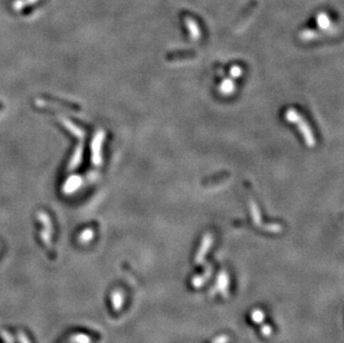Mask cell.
Listing matches in <instances>:
<instances>
[{"instance_id":"52a82bcc","label":"cell","mask_w":344,"mask_h":343,"mask_svg":"<svg viewBox=\"0 0 344 343\" xmlns=\"http://www.w3.org/2000/svg\"><path fill=\"white\" fill-rule=\"evenodd\" d=\"M231 75L234 78H239L242 75V68H241L240 66H233L232 68H231Z\"/></svg>"},{"instance_id":"8992f818","label":"cell","mask_w":344,"mask_h":343,"mask_svg":"<svg viewBox=\"0 0 344 343\" xmlns=\"http://www.w3.org/2000/svg\"><path fill=\"white\" fill-rule=\"evenodd\" d=\"M317 23H319V25H320V27H321V28L325 29V28L328 27V25H330V20H328L327 16H325V15H323V14H322V15L320 16L319 20H317Z\"/></svg>"},{"instance_id":"5b68a950","label":"cell","mask_w":344,"mask_h":343,"mask_svg":"<svg viewBox=\"0 0 344 343\" xmlns=\"http://www.w3.org/2000/svg\"><path fill=\"white\" fill-rule=\"evenodd\" d=\"M250 206H251V213H252V216H253L254 222L256 223V224H260V222H261V213H260L258 204H256L254 201H251L250 202Z\"/></svg>"},{"instance_id":"7a4b0ae2","label":"cell","mask_w":344,"mask_h":343,"mask_svg":"<svg viewBox=\"0 0 344 343\" xmlns=\"http://www.w3.org/2000/svg\"><path fill=\"white\" fill-rule=\"evenodd\" d=\"M105 139V133L99 131L96 134V136L92 139V145H91V159L92 164L96 166H99L101 164V144Z\"/></svg>"},{"instance_id":"277c9868","label":"cell","mask_w":344,"mask_h":343,"mask_svg":"<svg viewBox=\"0 0 344 343\" xmlns=\"http://www.w3.org/2000/svg\"><path fill=\"white\" fill-rule=\"evenodd\" d=\"M186 24H187V27H188L189 33H191L192 39L197 40L199 38V36H201V31H199L196 23H195L194 20H192V19H187L186 20Z\"/></svg>"},{"instance_id":"6da1fadb","label":"cell","mask_w":344,"mask_h":343,"mask_svg":"<svg viewBox=\"0 0 344 343\" xmlns=\"http://www.w3.org/2000/svg\"><path fill=\"white\" fill-rule=\"evenodd\" d=\"M285 119L289 123H293L296 125V127L301 132L303 138H304L306 146L313 147L315 145V138L313 135L312 129L310 128L309 124H307L303 117L297 113L294 108H289L285 112Z\"/></svg>"},{"instance_id":"3957f363","label":"cell","mask_w":344,"mask_h":343,"mask_svg":"<svg viewBox=\"0 0 344 343\" xmlns=\"http://www.w3.org/2000/svg\"><path fill=\"white\" fill-rule=\"evenodd\" d=\"M235 90L234 82L231 79H224L222 84L219 87V92L223 94V95H231Z\"/></svg>"}]
</instances>
